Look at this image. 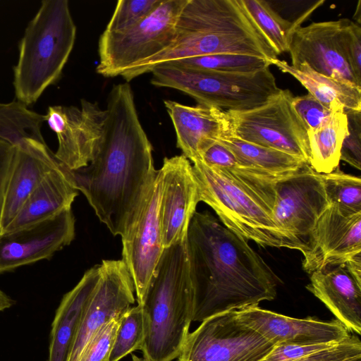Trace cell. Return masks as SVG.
Masks as SVG:
<instances>
[{"label":"cell","instance_id":"ab89813d","mask_svg":"<svg viewBox=\"0 0 361 361\" xmlns=\"http://www.w3.org/2000/svg\"><path fill=\"white\" fill-rule=\"evenodd\" d=\"M13 152V146L0 141V207Z\"/></svg>","mask_w":361,"mask_h":361},{"label":"cell","instance_id":"d6a6232c","mask_svg":"<svg viewBox=\"0 0 361 361\" xmlns=\"http://www.w3.org/2000/svg\"><path fill=\"white\" fill-rule=\"evenodd\" d=\"M162 0H120L104 31L118 32L126 30L148 16Z\"/></svg>","mask_w":361,"mask_h":361},{"label":"cell","instance_id":"3957f363","mask_svg":"<svg viewBox=\"0 0 361 361\" xmlns=\"http://www.w3.org/2000/svg\"><path fill=\"white\" fill-rule=\"evenodd\" d=\"M219 54L257 56L271 62L278 59L243 0H188L171 45L121 76L128 82L162 63Z\"/></svg>","mask_w":361,"mask_h":361},{"label":"cell","instance_id":"d6986e66","mask_svg":"<svg viewBox=\"0 0 361 361\" xmlns=\"http://www.w3.org/2000/svg\"><path fill=\"white\" fill-rule=\"evenodd\" d=\"M341 19L298 27L289 49L291 66L305 63L324 75L360 85L347 60L341 38Z\"/></svg>","mask_w":361,"mask_h":361},{"label":"cell","instance_id":"8fae6325","mask_svg":"<svg viewBox=\"0 0 361 361\" xmlns=\"http://www.w3.org/2000/svg\"><path fill=\"white\" fill-rule=\"evenodd\" d=\"M161 173L157 171L122 240V261L134 283L137 305H142L164 251L159 219Z\"/></svg>","mask_w":361,"mask_h":361},{"label":"cell","instance_id":"9a60e30c","mask_svg":"<svg viewBox=\"0 0 361 361\" xmlns=\"http://www.w3.org/2000/svg\"><path fill=\"white\" fill-rule=\"evenodd\" d=\"M132 277L122 260H103L100 276L80 317L67 361H78L85 345L107 321L135 302Z\"/></svg>","mask_w":361,"mask_h":361},{"label":"cell","instance_id":"ffe728a7","mask_svg":"<svg viewBox=\"0 0 361 361\" xmlns=\"http://www.w3.org/2000/svg\"><path fill=\"white\" fill-rule=\"evenodd\" d=\"M59 164L45 141L13 147L0 207V233L44 177Z\"/></svg>","mask_w":361,"mask_h":361},{"label":"cell","instance_id":"5b68a950","mask_svg":"<svg viewBox=\"0 0 361 361\" xmlns=\"http://www.w3.org/2000/svg\"><path fill=\"white\" fill-rule=\"evenodd\" d=\"M76 25L67 0H44L18 44L13 85L16 100L27 106L61 78L73 49Z\"/></svg>","mask_w":361,"mask_h":361},{"label":"cell","instance_id":"f35d334b","mask_svg":"<svg viewBox=\"0 0 361 361\" xmlns=\"http://www.w3.org/2000/svg\"><path fill=\"white\" fill-rule=\"evenodd\" d=\"M336 344L338 343L275 345L270 353L261 361H293Z\"/></svg>","mask_w":361,"mask_h":361},{"label":"cell","instance_id":"4fadbf2b","mask_svg":"<svg viewBox=\"0 0 361 361\" xmlns=\"http://www.w3.org/2000/svg\"><path fill=\"white\" fill-rule=\"evenodd\" d=\"M330 204L322 174L309 164L276 183L274 221L286 234L305 245L316 221Z\"/></svg>","mask_w":361,"mask_h":361},{"label":"cell","instance_id":"60d3db41","mask_svg":"<svg viewBox=\"0 0 361 361\" xmlns=\"http://www.w3.org/2000/svg\"><path fill=\"white\" fill-rule=\"evenodd\" d=\"M344 265L351 276L361 285V255L351 259Z\"/></svg>","mask_w":361,"mask_h":361},{"label":"cell","instance_id":"4dcf8cb0","mask_svg":"<svg viewBox=\"0 0 361 361\" xmlns=\"http://www.w3.org/2000/svg\"><path fill=\"white\" fill-rule=\"evenodd\" d=\"M169 63L194 69L232 73L257 72L272 65L270 61L263 58L233 54L201 56Z\"/></svg>","mask_w":361,"mask_h":361},{"label":"cell","instance_id":"1f68e13d","mask_svg":"<svg viewBox=\"0 0 361 361\" xmlns=\"http://www.w3.org/2000/svg\"><path fill=\"white\" fill-rule=\"evenodd\" d=\"M326 193L330 204L353 212H361V179L337 168L322 174Z\"/></svg>","mask_w":361,"mask_h":361},{"label":"cell","instance_id":"30bf717a","mask_svg":"<svg viewBox=\"0 0 361 361\" xmlns=\"http://www.w3.org/2000/svg\"><path fill=\"white\" fill-rule=\"evenodd\" d=\"M274 345L243 324L235 310L214 315L189 333L178 361H261Z\"/></svg>","mask_w":361,"mask_h":361},{"label":"cell","instance_id":"5bb4252c","mask_svg":"<svg viewBox=\"0 0 361 361\" xmlns=\"http://www.w3.org/2000/svg\"><path fill=\"white\" fill-rule=\"evenodd\" d=\"M305 246L302 267L309 274L361 255V212L331 204L316 221Z\"/></svg>","mask_w":361,"mask_h":361},{"label":"cell","instance_id":"e575fe53","mask_svg":"<svg viewBox=\"0 0 361 361\" xmlns=\"http://www.w3.org/2000/svg\"><path fill=\"white\" fill-rule=\"evenodd\" d=\"M341 38L350 68L361 85V26L348 18H341Z\"/></svg>","mask_w":361,"mask_h":361},{"label":"cell","instance_id":"2e32d148","mask_svg":"<svg viewBox=\"0 0 361 361\" xmlns=\"http://www.w3.org/2000/svg\"><path fill=\"white\" fill-rule=\"evenodd\" d=\"M75 224L68 208L43 221L0 233V274L49 259L73 241Z\"/></svg>","mask_w":361,"mask_h":361},{"label":"cell","instance_id":"ba28073f","mask_svg":"<svg viewBox=\"0 0 361 361\" xmlns=\"http://www.w3.org/2000/svg\"><path fill=\"white\" fill-rule=\"evenodd\" d=\"M188 0H162L145 19L121 32L104 30L98 43L97 73L121 75L167 49L173 43L176 23Z\"/></svg>","mask_w":361,"mask_h":361},{"label":"cell","instance_id":"6da1fadb","mask_svg":"<svg viewBox=\"0 0 361 361\" xmlns=\"http://www.w3.org/2000/svg\"><path fill=\"white\" fill-rule=\"evenodd\" d=\"M105 109L97 153L87 166L71 172L99 221L121 236L157 170L128 82L112 87Z\"/></svg>","mask_w":361,"mask_h":361},{"label":"cell","instance_id":"484cf974","mask_svg":"<svg viewBox=\"0 0 361 361\" xmlns=\"http://www.w3.org/2000/svg\"><path fill=\"white\" fill-rule=\"evenodd\" d=\"M216 139L234 154L240 165L277 177L288 176L308 164L283 152L246 142L224 132Z\"/></svg>","mask_w":361,"mask_h":361},{"label":"cell","instance_id":"f546056e","mask_svg":"<svg viewBox=\"0 0 361 361\" xmlns=\"http://www.w3.org/2000/svg\"><path fill=\"white\" fill-rule=\"evenodd\" d=\"M147 333V321L142 305L129 307L121 316L109 361L121 359L142 350Z\"/></svg>","mask_w":361,"mask_h":361},{"label":"cell","instance_id":"d590c367","mask_svg":"<svg viewBox=\"0 0 361 361\" xmlns=\"http://www.w3.org/2000/svg\"><path fill=\"white\" fill-rule=\"evenodd\" d=\"M348 133L343 140L340 160L353 167L361 169V111H345Z\"/></svg>","mask_w":361,"mask_h":361},{"label":"cell","instance_id":"7402d4cb","mask_svg":"<svg viewBox=\"0 0 361 361\" xmlns=\"http://www.w3.org/2000/svg\"><path fill=\"white\" fill-rule=\"evenodd\" d=\"M78 195L71 170L60 163L40 182L1 233L30 226L71 208Z\"/></svg>","mask_w":361,"mask_h":361},{"label":"cell","instance_id":"cb8c5ba5","mask_svg":"<svg viewBox=\"0 0 361 361\" xmlns=\"http://www.w3.org/2000/svg\"><path fill=\"white\" fill-rule=\"evenodd\" d=\"M164 103L175 129L177 147L190 162L197 158L202 142L215 139L224 130L222 109L198 104L188 106L171 100Z\"/></svg>","mask_w":361,"mask_h":361},{"label":"cell","instance_id":"83f0119b","mask_svg":"<svg viewBox=\"0 0 361 361\" xmlns=\"http://www.w3.org/2000/svg\"><path fill=\"white\" fill-rule=\"evenodd\" d=\"M324 1L310 7L294 21L281 17L264 0H243L247 12L268 39L277 55L288 52L295 31Z\"/></svg>","mask_w":361,"mask_h":361},{"label":"cell","instance_id":"7a4b0ae2","mask_svg":"<svg viewBox=\"0 0 361 361\" xmlns=\"http://www.w3.org/2000/svg\"><path fill=\"white\" fill-rule=\"evenodd\" d=\"M186 240L194 293L192 322L275 298L277 278L271 269L247 240L211 213L195 212Z\"/></svg>","mask_w":361,"mask_h":361},{"label":"cell","instance_id":"b9f144b4","mask_svg":"<svg viewBox=\"0 0 361 361\" xmlns=\"http://www.w3.org/2000/svg\"><path fill=\"white\" fill-rule=\"evenodd\" d=\"M15 301L6 293L0 290V312L11 307Z\"/></svg>","mask_w":361,"mask_h":361},{"label":"cell","instance_id":"52a82bcc","mask_svg":"<svg viewBox=\"0 0 361 361\" xmlns=\"http://www.w3.org/2000/svg\"><path fill=\"white\" fill-rule=\"evenodd\" d=\"M151 83L183 92L198 104L224 111L258 107L281 90L269 67L249 73H222L165 63L151 72Z\"/></svg>","mask_w":361,"mask_h":361},{"label":"cell","instance_id":"f1b7e54d","mask_svg":"<svg viewBox=\"0 0 361 361\" xmlns=\"http://www.w3.org/2000/svg\"><path fill=\"white\" fill-rule=\"evenodd\" d=\"M44 115L15 100L0 102V141L13 147L45 141L42 134Z\"/></svg>","mask_w":361,"mask_h":361},{"label":"cell","instance_id":"8d00e7d4","mask_svg":"<svg viewBox=\"0 0 361 361\" xmlns=\"http://www.w3.org/2000/svg\"><path fill=\"white\" fill-rule=\"evenodd\" d=\"M292 104L307 131L321 126L335 110L327 109L309 93L303 96L293 97Z\"/></svg>","mask_w":361,"mask_h":361},{"label":"cell","instance_id":"ee69618b","mask_svg":"<svg viewBox=\"0 0 361 361\" xmlns=\"http://www.w3.org/2000/svg\"><path fill=\"white\" fill-rule=\"evenodd\" d=\"M132 361H145L143 358L139 357L136 355L132 356Z\"/></svg>","mask_w":361,"mask_h":361},{"label":"cell","instance_id":"836d02e7","mask_svg":"<svg viewBox=\"0 0 361 361\" xmlns=\"http://www.w3.org/2000/svg\"><path fill=\"white\" fill-rule=\"evenodd\" d=\"M121 316L111 318L93 334L78 361H109Z\"/></svg>","mask_w":361,"mask_h":361},{"label":"cell","instance_id":"ac0fdd59","mask_svg":"<svg viewBox=\"0 0 361 361\" xmlns=\"http://www.w3.org/2000/svg\"><path fill=\"white\" fill-rule=\"evenodd\" d=\"M238 318L274 345L279 344L338 343L350 331L336 319L329 322L317 317L293 318L258 305L235 310Z\"/></svg>","mask_w":361,"mask_h":361},{"label":"cell","instance_id":"9c48e42d","mask_svg":"<svg viewBox=\"0 0 361 361\" xmlns=\"http://www.w3.org/2000/svg\"><path fill=\"white\" fill-rule=\"evenodd\" d=\"M293 98L289 90H281L258 107L243 111L223 110V132L283 152L309 164L307 130L293 106Z\"/></svg>","mask_w":361,"mask_h":361},{"label":"cell","instance_id":"277c9868","mask_svg":"<svg viewBox=\"0 0 361 361\" xmlns=\"http://www.w3.org/2000/svg\"><path fill=\"white\" fill-rule=\"evenodd\" d=\"M142 307L147 321L142 358L173 361L192 322L194 293L186 238L164 249Z\"/></svg>","mask_w":361,"mask_h":361},{"label":"cell","instance_id":"603a6c76","mask_svg":"<svg viewBox=\"0 0 361 361\" xmlns=\"http://www.w3.org/2000/svg\"><path fill=\"white\" fill-rule=\"evenodd\" d=\"M100 276V264L88 269L62 298L51 324L47 361H67L82 311Z\"/></svg>","mask_w":361,"mask_h":361},{"label":"cell","instance_id":"7c38bea8","mask_svg":"<svg viewBox=\"0 0 361 361\" xmlns=\"http://www.w3.org/2000/svg\"><path fill=\"white\" fill-rule=\"evenodd\" d=\"M44 117L57 137L56 159L71 171L87 166L102 140L106 109L97 102L83 99L80 107L49 106Z\"/></svg>","mask_w":361,"mask_h":361},{"label":"cell","instance_id":"44dd1931","mask_svg":"<svg viewBox=\"0 0 361 361\" xmlns=\"http://www.w3.org/2000/svg\"><path fill=\"white\" fill-rule=\"evenodd\" d=\"M306 288L349 331L361 334V285L351 276L344 264L312 273Z\"/></svg>","mask_w":361,"mask_h":361},{"label":"cell","instance_id":"74e56055","mask_svg":"<svg viewBox=\"0 0 361 361\" xmlns=\"http://www.w3.org/2000/svg\"><path fill=\"white\" fill-rule=\"evenodd\" d=\"M361 356V341L352 334L341 343L293 361H345Z\"/></svg>","mask_w":361,"mask_h":361},{"label":"cell","instance_id":"f6af8a7d","mask_svg":"<svg viewBox=\"0 0 361 361\" xmlns=\"http://www.w3.org/2000/svg\"><path fill=\"white\" fill-rule=\"evenodd\" d=\"M345 361H361V356L360 357H354V358H351V359H349V360H345Z\"/></svg>","mask_w":361,"mask_h":361},{"label":"cell","instance_id":"d4e9b609","mask_svg":"<svg viewBox=\"0 0 361 361\" xmlns=\"http://www.w3.org/2000/svg\"><path fill=\"white\" fill-rule=\"evenodd\" d=\"M271 64L294 77L327 109L343 107L345 111H361V87L319 73L305 63L293 68L286 61L276 59Z\"/></svg>","mask_w":361,"mask_h":361},{"label":"cell","instance_id":"e0dca14e","mask_svg":"<svg viewBox=\"0 0 361 361\" xmlns=\"http://www.w3.org/2000/svg\"><path fill=\"white\" fill-rule=\"evenodd\" d=\"M161 173L159 219L164 248L187 236L200 202L192 164L184 155L164 159Z\"/></svg>","mask_w":361,"mask_h":361},{"label":"cell","instance_id":"8992f818","mask_svg":"<svg viewBox=\"0 0 361 361\" xmlns=\"http://www.w3.org/2000/svg\"><path fill=\"white\" fill-rule=\"evenodd\" d=\"M191 163L200 202L212 207L232 232L262 247L301 252L306 248L304 243L283 231L275 222L271 209L250 192L199 159Z\"/></svg>","mask_w":361,"mask_h":361},{"label":"cell","instance_id":"4316f807","mask_svg":"<svg viewBox=\"0 0 361 361\" xmlns=\"http://www.w3.org/2000/svg\"><path fill=\"white\" fill-rule=\"evenodd\" d=\"M348 133V118L343 107L335 109L321 126L307 131L309 165L314 171L326 174L338 168L342 144Z\"/></svg>","mask_w":361,"mask_h":361},{"label":"cell","instance_id":"7bdbcfd3","mask_svg":"<svg viewBox=\"0 0 361 361\" xmlns=\"http://www.w3.org/2000/svg\"><path fill=\"white\" fill-rule=\"evenodd\" d=\"M353 18L355 20V23L360 25L361 23V6L360 1H358Z\"/></svg>","mask_w":361,"mask_h":361}]
</instances>
